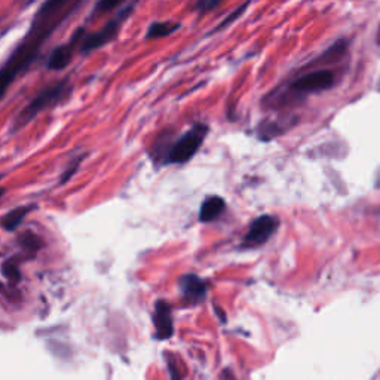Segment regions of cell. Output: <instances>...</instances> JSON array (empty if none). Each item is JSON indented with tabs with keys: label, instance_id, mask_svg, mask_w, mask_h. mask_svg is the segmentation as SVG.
<instances>
[{
	"label": "cell",
	"instance_id": "cell-10",
	"mask_svg": "<svg viewBox=\"0 0 380 380\" xmlns=\"http://www.w3.org/2000/svg\"><path fill=\"white\" fill-rule=\"evenodd\" d=\"M226 209V201L223 200L221 196L212 195L205 197V201L201 205L200 209V221L202 223H209L214 221L216 219H219Z\"/></svg>",
	"mask_w": 380,
	"mask_h": 380
},
{
	"label": "cell",
	"instance_id": "cell-22",
	"mask_svg": "<svg viewBox=\"0 0 380 380\" xmlns=\"http://www.w3.org/2000/svg\"><path fill=\"white\" fill-rule=\"evenodd\" d=\"M2 178H4V175H2V174H0V180H2Z\"/></svg>",
	"mask_w": 380,
	"mask_h": 380
},
{
	"label": "cell",
	"instance_id": "cell-20",
	"mask_svg": "<svg viewBox=\"0 0 380 380\" xmlns=\"http://www.w3.org/2000/svg\"><path fill=\"white\" fill-rule=\"evenodd\" d=\"M377 45H379V48H380V28H379V32H377Z\"/></svg>",
	"mask_w": 380,
	"mask_h": 380
},
{
	"label": "cell",
	"instance_id": "cell-1",
	"mask_svg": "<svg viewBox=\"0 0 380 380\" xmlns=\"http://www.w3.org/2000/svg\"><path fill=\"white\" fill-rule=\"evenodd\" d=\"M84 4L85 0H45L36 11L27 35L0 67V100L15 79L35 63L43 45Z\"/></svg>",
	"mask_w": 380,
	"mask_h": 380
},
{
	"label": "cell",
	"instance_id": "cell-15",
	"mask_svg": "<svg viewBox=\"0 0 380 380\" xmlns=\"http://www.w3.org/2000/svg\"><path fill=\"white\" fill-rule=\"evenodd\" d=\"M122 2L124 0H98L94 11H93V18H96L97 15H103L105 12H110V11L116 9Z\"/></svg>",
	"mask_w": 380,
	"mask_h": 380
},
{
	"label": "cell",
	"instance_id": "cell-16",
	"mask_svg": "<svg viewBox=\"0 0 380 380\" xmlns=\"http://www.w3.org/2000/svg\"><path fill=\"white\" fill-rule=\"evenodd\" d=\"M85 159V155L84 156H81V158H76V159H73V162L67 166V168H66V171L63 173V177H62V180H59V185H66L67 183V181L76 174V173H78V170H79V166L82 165V161Z\"/></svg>",
	"mask_w": 380,
	"mask_h": 380
},
{
	"label": "cell",
	"instance_id": "cell-9",
	"mask_svg": "<svg viewBox=\"0 0 380 380\" xmlns=\"http://www.w3.org/2000/svg\"><path fill=\"white\" fill-rule=\"evenodd\" d=\"M180 292L186 300L196 303L204 299L207 293V284L195 273H188L180 280Z\"/></svg>",
	"mask_w": 380,
	"mask_h": 380
},
{
	"label": "cell",
	"instance_id": "cell-12",
	"mask_svg": "<svg viewBox=\"0 0 380 380\" xmlns=\"http://www.w3.org/2000/svg\"><path fill=\"white\" fill-rule=\"evenodd\" d=\"M178 28H180V23L158 21V23H154V24L149 25L146 39L147 40H156V39H162V38H168L173 33H175Z\"/></svg>",
	"mask_w": 380,
	"mask_h": 380
},
{
	"label": "cell",
	"instance_id": "cell-14",
	"mask_svg": "<svg viewBox=\"0 0 380 380\" xmlns=\"http://www.w3.org/2000/svg\"><path fill=\"white\" fill-rule=\"evenodd\" d=\"M20 246L25 250V251H32L36 253L40 247H42V241L39 239L38 235H35L33 232H25L20 236Z\"/></svg>",
	"mask_w": 380,
	"mask_h": 380
},
{
	"label": "cell",
	"instance_id": "cell-19",
	"mask_svg": "<svg viewBox=\"0 0 380 380\" xmlns=\"http://www.w3.org/2000/svg\"><path fill=\"white\" fill-rule=\"evenodd\" d=\"M374 188L380 190V168L377 170V173L374 175Z\"/></svg>",
	"mask_w": 380,
	"mask_h": 380
},
{
	"label": "cell",
	"instance_id": "cell-18",
	"mask_svg": "<svg viewBox=\"0 0 380 380\" xmlns=\"http://www.w3.org/2000/svg\"><path fill=\"white\" fill-rule=\"evenodd\" d=\"M221 2L223 0H200V4L196 5V9H200L201 13H205V12H209L214 8H217Z\"/></svg>",
	"mask_w": 380,
	"mask_h": 380
},
{
	"label": "cell",
	"instance_id": "cell-6",
	"mask_svg": "<svg viewBox=\"0 0 380 380\" xmlns=\"http://www.w3.org/2000/svg\"><path fill=\"white\" fill-rule=\"evenodd\" d=\"M280 227V220L275 216L263 214L254 219L248 227V232L242 241V246L246 248L260 247L275 235Z\"/></svg>",
	"mask_w": 380,
	"mask_h": 380
},
{
	"label": "cell",
	"instance_id": "cell-13",
	"mask_svg": "<svg viewBox=\"0 0 380 380\" xmlns=\"http://www.w3.org/2000/svg\"><path fill=\"white\" fill-rule=\"evenodd\" d=\"M250 4H251V0H248V2H246V4H242L241 6H238L232 13L227 15V17H226V18H224V20H223L214 30H212V32H211L209 35H214V33H217V32H221V30L227 28L229 25H232L235 21H238V20L242 17V15L246 13V11L248 9Z\"/></svg>",
	"mask_w": 380,
	"mask_h": 380
},
{
	"label": "cell",
	"instance_id": "cell-3",
	"mask_svg": "<svg viewBox=\"0 0 380 380\" xmlns=\"http://www.w3.org/2000/svg\"><path fill=\"white\" fill-rule=\"evenodd\" d=\"M208 132L209 127L207 124H195L188 132H185V135H181L177 142H174L166 163H188L202 147Z\"/></svg>",
	"mask_w": 380,
	"mask_h": 380
},
{
	"label": "cell",
	"instance_id": "cell-17",
	"mask_svg": "<svg viewBox=\"0 0 380 380\" xmlns=\"http://www.w3.org/2000/svg\"><path fill=\"white\" fill-rule=\"evenodd\" d=\"M4 275L11 280V281H18L20 280V270H18V266L12 263V262H6L4 265Z\"/></svg>",
	"mask_w": 380,
	"mask_h": 380
},
{
	"label": "cell",
	"instance_id": "cell-5",
	"mask_svg": "<svg viewBox=\"0 0 380 380\" xmlns=\"http://www.w3.org/2000/svg\"><path fill=\"white\" fill-rule=\"evenodd\" d=\"M132 5L128 8V9H124L122 12H120L116 18L110 20L108 24H105L101 30H98V32L96 33H89L84 38L81 47H79V52L81 54H89L93 52L101 47H104V45H108L109 42L113 40V38L117 35L119 28H120V24H122L124 21V17L127 18L128 13L132 11Z\"/></svg>",
	"mask_w": 380,
	"mask_h": 380
},
{
	"label": "cell",
	"instance_id": "cell-21",
	"mask_svg": "<svg viewBox=\"0 0 380 380\" xmlns=\"http://www.w3.org/2000/svg\"><path fill=\"white\" fill-rule=\"evenodd\" d=\"M5 195V189L4 188H0V197H2Z\"/></svg>",
	"mask_w": 380,
	"mask_h": 380
},
{
	"label": "cell",
	"instance_id": "cell-8",
	"mask_svg": "<svg viewBox=\"0 0 380 380\" xmlns=\"http://www.w3.org/2000/svg\"><path fill=\"white\" fill-rule=\"evenodd\" d=\"M154 323L156 328V338L159 340H168L174 334V324L171 316V306L165 300H158L155 306Z\"/></svg>",
	"mask_w": 380,
	"mask_h": 380
},
{
	"label": "cell",
	"instance_id": "cell-7",
	"mask_svg": "<svg viewBox=\"0 0 380 380\" xmlns=\"http://www.w3.org/2000/svg\"><path fill=\"white\" fill-rule=\"evenodd\" d=\"M85 36H86L85 28L84 27H79L71 35L69 43L59 45V47H57L52 51V54L48 58L47 67L50 70H54V71H62V70H64L71 63L74 51L81 47V43H82V40H84Z\"/></svg>",
	"mask_w": 380,
	"mask_h": 380
},
{
	"label": "cell",
	"instance_id": "cell-2",
	"mask_svg": "<svg viewBox=\"0 0 380 380\" xmlns=\"http://www.w3.org/2000/svg\"><path fill=\"white\" fill-rule=\"evenodd\" d=\"M73 91V86L69 79L59 81L54 85H50L47 88H43L40 93L30 101L25 108L17 115V117L13 119L12 122V131H18L28 125L32 120L45 109L51 108V105L59 103V101H66Z\"/></svg>",
	"mask_w": 380,
	"mask_h": 380
},
{
	"label": "cell",
	"instance_id": "cell-4",
	"mask_svg": "<svg viewBox=\"0 0 380 380\" xmlns=\"http://www.w3.org/2000/svg\"><path fill=\"white\" fill-rule=\"evenodd\" d=\"M334 85V73L331 70H315L311 71L301 78L294 79L288 89L297 96H306V94H318L323 91L330 89Z\"/></svg>",
	"mask_w": 380,
	"mask_h": 380
},
{
	"label": "cell",
	"instance_id": "cell-11",
	"mask_svg": "<svg viewBox=\"0 0 380 380\" xmlns=\"http://www.w3.org/2000/svg\"><path fill=\"white\" fill-rule=\"evenodd\" d=\"M36 208V205H23L11 209L8 214L2 220V226L6 232H13L18 229V226L23 223V220Z\"/></svg>",
	"mask_w": 380,
	"mask_h": 380
}]
</instances>
